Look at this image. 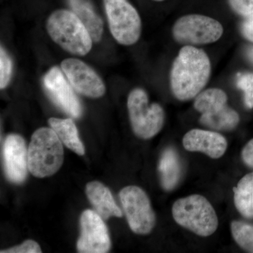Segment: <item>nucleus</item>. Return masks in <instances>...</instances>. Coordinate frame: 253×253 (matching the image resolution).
<instances>
[{
	"label": "nucleus",
	"instance_id": "1",
	"mask_svg": "<svg viewBox=\"0 0 253 253\" xmlns=\"http://www.w3.org/2000/svg\"><path fill=\"white\" fill-rule=\"evenodd\" d=\"M211 73V60L204 50L192 45L184 46L171 69L173 95L179 101L194 99L207 84Z\"/></svg>",
	"mask_w": 253,
	"mask_h": 253
},
{
	"label": "nucleus",
	"instance_id": "18",
	"mask_svg": "<svg viewBox=\"0 0 253 253\" xmlns=\"http://www.w3.org/2000/svg\"><path fill=\"white\" fill-rule=\"evenodd\" d=\"M236 208L241 215L253 218V172L245 175L233 189Z\"/></svg>",
	"mask_w": 253,
	"mask_h": 253
},
{
	"label": "nucleus",
	"instance_id": "2",
	"mask_svg": "<svg viewBox=\"0 0 253 253\" xmlns=\"http://www.w3.org/2000/svg\"><path fill=\"white\" fill-rule=\"evenodd\" d=\"M62 142L51 128L42 127L33 133L28 149L29 172L38 178L54 175L62 166Z\"/></svg>",
	"mask_w": 253,
	"mask_h": 253
},
{
	"label": "nucleus",
	"instance_id": "9",
	"mask_svg": "<svg viewBox=\"0 0 253 253\" xmlns=\"http://www.w3.org/2000/svg\"><path fill=\"white\" fill-rule=\"evenodd\" d=\"M81 236L77 249L82 253H106L111 249L109 229L95 211L86 210L81 217Z\"/></svg>",
	"mask_w": 253,
	"mask_h": 253
},
{
	"label": "nucleus",
	"instance_id": "13",
	"mask_svg": "<svg viewBox=\"0 0 253 253\" xmlns=\"http://www.w3.org/2000/svg\"><path fill=\"white\" fill-rule=\"evenodd\" d=\"M182 142L186 151L204 153L213 159L223 156L228 146L225 137L219 133L200 129L188 131Z\"/></svg>",
	"mask_w": 253,
	"mask_h": 253
},
{
	"label": "nucleus",
	"instance_id": "21",
	"mask_svg": "<svg viewBox=\"0 0 253 253\" xmlns=\"http://www.w3.org/2000/svg\"><path fill=\"white\" fill-rule=\"evenodd\" d=\"M231 230L236 244L247 252L253 253V224L242 221H233Z\"/></svg>",
	"mask_w": 253,
	"mask_h": 253
},
{
	"label": "nucleus",
	"instance_id": "10",
	"mask_svg": "<svg viewBox=\"0 0 253 253\" xmlns=\"http://www.w3.org/2000/svg\"><path fill=\"white\" fill-rule=\"evenodd\" d=\"M61 67L73 89L80 94L96 99L106 92V86L101 78L81 60L65 59Z\"/></svg>",
	"mask_w": 253,
	"mask_h": 253
},
{
	"label": "nucleus",
	"instance_id": "5",
	"mask_svg": "<svg viewBox=\"0 0 253 253\" xmlns=\"http://www.w3.org/2000/svg\"><path fill=\"white\" fill-rule=\"evenodd\" d=\"M127 109L132 130L142 139L154 137L162 129L165 123V111L157 103L149 104L146 91L136 88L129 93Z\"/></svg>",
	"mask_w": 253,
	"mask_h": 253
},
{
	"label": "nucleus",
	"instance_id": "6",
	"mask_svg": "<svg viewBox=\"0 0 253 253\" xmlns=\"http://www.w3.org/2000/svg\"><path fill=\"white\" fill-rule=\"evenodd\" d=\"M110 31L116 41L132 45L139 41L141 21L139 13L127 0H104Z\"/></svg>",
	"mask_w": 253,
	"mask_h": 253
},
{
	"label": "nucleus",
	"instance_id": "12",
	"mask_svg": "<svg viewBox=\"0 0 253 253\" xmlns=\"http://www.w3.org/2000/svg\"><path fill=\"white\" fill-rule=\"evenodd\" d=\"M3 162L6 177L11 182L21 184L28 174V149L22 136L11 134L3 146Z\"/></svg>",
	"mask_w": 253,
	"mask_h": 253
},
{
	"label": "nucleus",
	"instance_id": "22",
	"mask_svg": "<svg viewBox=\"0 0 253 253\" xmlns=\"http://www.w3.org/2000/svg\"><path fill=\"white\" fill-rule=\"evenodd\" d=\"M236 85L244 91V103L248 109H253V73L238 74Z\"/></svg>",
	"mask_w": 253,
	"mask_h": 253
},
{
	"label": "nucleus",
	"instance_id": "23",
	"mask_svg": "<svg viewBox=\"0 0 253 253\" xmlns=\"http://www.w3.org/2000/svg\"><path fill=\"white\" fill-rule=\"evenodd\" d=\"M12 73V62L9 55L3 49H0V88L4 89L9 84Z\"/></svg>",
	"mask_w": 253,
	"mask_h": 253
},
{
	"label": "nucleus",
	"instance_id": "28",
	"mask_svg": "<svg viewBox=\"0 0 253 253\" xmlns=\"http://www.w3.org/2000/svg\"><path fill=\"white\" fill-rule=\"evenodd\" d=\"M246 55H247L248 59L253 64V46L251 47L248 48L247 51H246Z\"/></svg>",
	"mask_w": 253,
	"mask_h": 253
},
{
	"label": "nucleus",
	"instance_id": "15",
	"mask_svg": "<svg viewBox=\"0 0 253 253\" xmlns=\"http://www.w3.org/2000/svg\"><path fill=\"white\" fill-rule=\"evenodd\" d=\"M161 186L166 191H172L179 184L182 174V166L179 154L172 147L163 151L158 164Z\"/></svg>",
	"mask_w": 253,
	"mask_h": 253
},
{
	"label": "nucleus",
	"instance_id": "14",
	"mask_svg": "<svg viewBox=\"0 0 253 253\" xmlns=\"http://www.w3.org/2000/svg\"><path fill=\"white\" fill-rule=\"evenodd\" d=\"M86 194L94 211L105 220L111 217H123V211L115 202L112 193L102 183L97 181L88 183Z\"/></svg>",
	"mask_w": 253,
	"mask_h": 253
},
{
	"label": "nucleus",
	"instance_id": "16",
	"mask_svg": "<svg viewBox=\"0 0 253 253\" xmlns=\"http://www.w3.org/2000/svg\"><path fill=\"white\" fill-rule=\"evenodd\" d=\"M73 12L85 26L94 42L101 39L104 25L101 17L96 14L92 5L88 0H68Z\"/></svg>",
	"mask_w": 253,
	"mask_h": 253
},
{
	"label": "nucleus",
	"instance_id": "26",
	"mask_svg": "<svg viewBox=\"0 0 253 253\" xmlns=\"http://www.w3.org/2000/svg\"><path fill=\"white\" fill-rule=\"evenodd\" d=\"M241 157L246 166L253 168V139L244 146L241 152Z\"/></svg>",
	"mask_w": 253,
	"mask_h": 253
},
{
	"label": "nucleus",
	"instance_id": "29",
	"mask_svg": "<svg viewBox=\"0 0 253 253\" xmlns=\"http://www.w3.org/2000/svg\"><path fill=\"white\" fill-rule=\"evenodd\" d=\"M154 1H164V0H154Z\"/></svg>",
	"mask_w": 253,
	"mask_h": 253
},
{
	"label": "nucleus",
	"instance_id": "25",
	"mask_svg": "<svg viewBox=\"0 0 253 253\" xmlns=\"http://www.w3.org/2000/svg\"><path fill=\"white\" fill-rule=\"evenodd\" d=\"M41 246L33 240H27L19 246H15L4 251L1 253H41Z\"/></svg>",
	"mask_w": 253,
	"mask_h": 253
},
{
	"label": "nucleus",
	"instance_id": "3",
	"mask_svg": "<svg viewBox=\"0 0 253 253\" xmlns=\"http://www.w3.org/2000/svg\"><path fill=\"white\" fill-rule=\"evenodd\" d=\"M46 29L51 39L71 54L84 56L91 49L90 34L73 11H55L48 18Z\"/></svg>",
	"mask_w": 253,
	"mask_h": 253
},
{
	"label": "nucleus",
	"instance_id": "20",
	"mask_svg": "<svg viewBox=\"0 0 253 253\" xmlns=\"http://www.w3.org/2000/svg\"><path fill=\"white\" fill-rule=\"evenodd\" d=\"M227 101L225 91L219 88H211L196 96L194 106L201 115L211 114L225 107Z\"/></svg>",
	"mask_w": 253,
	"mask_h": 253
},
{
	"label": "nucleus",
	"instance_id": "8",
	"mask_svg": "<svg viewBox=\"0 0 253 253\" xmlns=\"http://www.w3.org/2000/svg\"><path fill=\"white\" fill-rule=\"evenodd\" d=\"M119 197L131 230L140 235L150 234L156 225V214L144 190L136 186H126Z\"/></svg>",
	"mask_w": 253,
	"mask_h": 253
},
{
	"label": "nucleus",
	"instance_id": "11",
	"mask_svg": "<svg viewBox=\"0 0 253 253\" xmlns=\"http://www.w3.org/2000/svg\"><path fill=\"white\" fill-rule=\"evenodd\" d=\"M69 82L59 68H51L43 79V84L49 97L60 109L72 118L81 117V102Z\"/></svg>",
	"mask_w": 253,
	"mask_h": 253
},
{
	"label": "nucleus",
	"instance_id": "19",
	"mask_svg": "<svg viewBox=\"0 0 253 253\" xmlns=\"http://www.w3.org/2000/svg\"><path fill=\"white\" fill-rule=\"evenodd\" d=\"M239 122V113L228 105L217 112L201 115L200 118V123L203 126L217 131L233 130Z\"/></svg>",
	"mask_w": 253,
	"mask_h": 253
},
{
	"label": "nucleus",
	"instance_id": "17",
	"mask_svg": "<svg viewBox=\"0 0 253 253\" xmlns=\"http://www.w3.org/2000/svg\"><path fill=\"white\" fill-rule=\"evenodd\" d=\"M50 126L59 136L60 140L66 147L79 156L85 153L84 145L80 139L77 126L71 118L60 119L51 118L48 121Z\"/></svg>",
	"mask_w": 253,
	"mask_h": 253
},
{
	"label": "nucleus",
	"instance_id": "7",
	"mask_svg": "<svg viewBox=\"0 0 253 253\" xmlns=\"http://www.w3.org/2000/svg\"><path fill=\"white\" fill-rule=\"evenodd\" d=\"M223 33L224 29L219 21L201 14L181 16L172 28L174 39L187 45L215 42L220 39Z\"/></svg>",
	"mask_w": 253,
	"mask_h": 253
},
{
	"label": "nucleus",
	"instance_id": "27",
	"mask_svg": "<svg viewBox=\"0 0 253 253\" xmlns=\"http://www.w3.org/2000/svg\"><path fill=\"white\" fill-rule=\"evenodd\" d=\"M243 36L248 41L253 42V18L246 20L241 26Z\"/></svg>",
	"mask_w": 253,
	"mask_h": 253
},
{
	"label": "nucleus",
	"instance_id": "4",
	"mask_svg": "<svg viewBox=\"0 0 253 253\" xmlns=\"http://www.w3.org/2000/svg\"><path fill=\"white\" fill-rule=\"evenodd\" d=\"M173 218L178 224L203 237L211 236L218 227L214 208L204 196L191 195L173 204Z\"/></svg>",
	"mask_w": 253,
	"mask_h": 253
},
{
	"label": "nucleus",
	"instance_id": "24",
	"mask_svg": "<svg viewBox=\"0 0 253 253\" xmlns=\"http://www.w3.org/2000/svg\"><path fill=\"white\" fill-rule=\"evenodd\" d=\"M229 6L236 14L246 20L253 18V0H228Z\"/></svg>",
	"mask_w": 253,
	"mask_h": 253
}]
</instances>
